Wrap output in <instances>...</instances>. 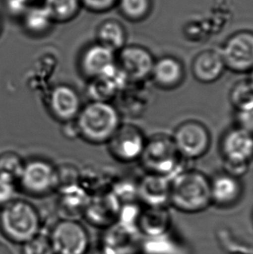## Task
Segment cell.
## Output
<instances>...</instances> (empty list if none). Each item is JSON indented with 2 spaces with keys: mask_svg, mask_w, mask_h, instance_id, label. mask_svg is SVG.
Here are the masks:
<instances>
[{
  "mask_svg": "<svg viewBox=\"0 0 253 254\" xmlns=\"http://www.w3.org/2000/svg\"><path fill=\"white\" fill-rule=\"evenodd\" d=\"M249 164L234 163V162H223V170L233 177L241 179L247 175L250 169Z\"/></svg>",
  "mask_w": 253,
  "mask_h": 254,
  "instance_id": "obj_32",
  "label": "cell"
},
{
  "mask_svg": "<svg viewBox=\"0 0 253 254\" xmlns=\"http://www.w3.org/2000/svg\"><path fill=\"white\" fill-rule=\"evenodd\" d=\"M87 254H115L113 252L110 251L109 248H106L103 244L97 245V246H91Z\"/></svg>",
  "mask_w": 253,
  "mask_h": 254,
  "instance_id": "obj_33",
  "label": "cell"
},
{
  "mask_svg": "<svg viewBox=\"0 0 253 254\" xmlns=\"http://www.w3.org/2000/svg\"><path fill=\"white\" fill-rule=\"evenodd\" d=\"M153 53L140 45H127L117 52V64L128 83H140L150 78L155 62Z\"/></svg>",
  "mask_w": 253,
  "mask_h": 254,
  "instance_id": "obj_10",
  "label": "cell"
},
{
  "mask_svg": "<svg viewBox=\"0 0 253 254\" xmlns=\"http://www.w3.org/2000/svg\"><path fill=\"white\" fill-rule=\"evenodd\" d=\"M20 247V254H55L48 230L45 228L37 236Z\"/></svg>",
  "mask_w": 253,
  "mask_h": 254,
  "instance_id": "obj_27",
  "label": "cell"
},
{
  "mask_svg": "<svg viewBox=\"0 0 253 254\" xmlns=\"http://www.w3.org/2000/svg\"><path fill=\"white\" fill-rule=\"evenodd\" d=\"M82 102L78 91L67 83H59L48 92L46 106L56 121L65 124L76 119L82 110Z\"/></svg>",
  "mask_w": 253,
  "mask_h": 254,
  "instance_id": "obj_11",
  "label": "cell"
},
{
  "mask_svg": "<svg viewBox=\"0 0 253 254\" xmlns=\"http://www.w3.org/2000/svg\"><path fill=\"white\" fill-rule=\"evenodd\" d=\"M2 30H3V23H2V20L0 18V35L2 33Z\"/></svg>",
  "mask_w": 253,
  "mask_h": 254,
  "instance_id": "obj_35",
  "label": "cell"
},
{
  "mask_svg": "<svg viewBox=\"0 0 253 254\" xmlns=\"http://www.w3.org/2000/svg\"><path fill=\"white\" fill-rule=\"evenodd\" d=\"M150 79L158 89H177L186 79L184 64L174 56H162L160 59H155Z\"/></svg>",
  "mask_w": 253,
  "mask_h": 254,
  "instance_id": "obj_15",
  "label": "cell"
},
{
  "mask_svg": "<svg viewBox=\"0 0 253 254\" xmlns=\"http://www.w3.org/2000/svg\"><path fill=\"white\" fill-rule=\"evenodd\" d=\"M4 8L11 17L20 18L28 8L33 3L32 0H4Z\"/></svg>",
  "mask_w": 253,
  "mask_h": 254,
  "instance_id": "obj_30",
  "label": "cell"
},
{
  "mask_svg": "<svg viewBox=\"0 0 253 254\" xmlns=\"http://www.w3.org/2000/svg\"><path fill=\"white\" fill-rule=\"evenodd\" d=\"M17 188L27 195L42 198L59 189V168L47 159L32 157L24 161Z\"/></svg>",
  "mask_w": 253,
  "mask_h": 254,
  "instance_id": "obj_5",
  "label": "cell"
},
{
  "mask_svg": "<svg viewBox=\"0 0 253 254\" xmlns=\"http://www.w3.org/2000/svg\"><path fill=\"white\" fill-rule=\"evenodd\" d=\"M248 81H249V83H250L251 85L253 88V68L252 70H251L250 72H249V78H248Z\"/></svg>",
  "mask_w": 253,
  "mask_h": 254,
  "instance_id": "obj_34",
  "label": "cell"
},
{
  "mask_svg": "<svg viewBox=\"0 0 253 254\" xmlns=\"http://www.w3.org/2000/svg\"><path fill=\"white\" fill-rule=\"evenodd\" d=\"M116 64L117 52L96 41L86 45L77 60L79 72L89 81L105 75Z\"/></svg>",
  "mask_w": 253,
  "mask_h": 254,
  "instance_id": "obj_12",
  "label": "cell"
},
{
  "mask_svg": "<svg viewBox=\"0 0 253 254\" xmlns=\"http://www.w3.org/2000/svg\"><path fill=\"white\" fill-rule=\"evenodd\" d=\"M43 229L41 214L26 199L16 198L0 208V236L9 244L22 246Z\"/></svg>",
  "mask_w": 253,
  "mask_h": 254,
  "instance_id": "obj_2",
  "label": "cell"
},
{
  "mask_svg": "<svg viewBox=\"0 0 253 254\" xmlns=\"http://www.w3.org/2000/svg\"><path fill=\"white\" fill-rule=\"evenodd\" d=\"M210 192L212 205L219 208H229L242 199L244 185L241 179L221 171L210 178Z\"/></svg>",
  "mask_w": 253,
  "mask_h": 254,
  "instance_id": "obj_14",
  "label": "cell"
},
{
  "mask_svg": "<svg viewBox=\"0 0 253 254\" xmlns=\"http://www.w3.org/2000/svg\"><path fill=\"white\" fill-rule=\"evenodd\" d=\"M171 216L167 206L148 207L141 210L138 220V231L145 237H155L169 232Z\"/></svg>",
  "mask_w": 253,
  "mask_h": 254,
  "instance_id": "obj_20",
  "label": "cell"
},
{
  "mask_svg": "<svg viewBox=\"0 0 253 254\" xmlns=\"http://www.w3.org/2000/svg\"><path fill=\"white\" fill-rule=\"evenodd\" d=\"M116 7L126 20L140 22L152 12L153 0H117Z\"/></svg>",
  "mask_w": 253,
  "mask_h": 254,
  "instance_id": "obj_24",
  "label": "cell"
},
{
  "mask_svg": "<svg viewBox=\"0 0 253 254\" xmlns=\"http://www.w3.org/2000/svg\"><path fill=\"white\" fill-rule=\"evenodd\" d=\"M43 4L57 23L73 20L82 8L81 0H44Z\"/></svg>",
  "mask_w": 253,
  "mask_h": 254,
  "instance_id": "obj_22",
  "label": "cell"
},
{
  "mask_svg": "<svg viewBox=\"0 0 253 254\" xmlns=\"http://www.w3.org/2000/svg\"><path fill=\"white\" fill-rule=\"evenodd\" d=\"M96 41L119 52L124 48L127 41V33L124 24L117 19H106L96 28Z\"/></svg>",
  "mask_w": 253,
  "mask_h": 254,
  "instance_id": "obj_21",
  "label": "cell"
},
{
  "mask_svg": "<svg viewBox=\"0 0 253 254\" xmlns=\"http://www.w3.org/2000/svg\"><path fill=\"white\" fill-rule=\"evenodd\" d=\"M235 125L253 134V103L234 111Z\"/></svg>",
  "mask_w": 253,
  "mask_h": 254,
  "instance_id": "obj_28",
  "label": "cell"
},
{
  "mask_svg": "<svg viewBox=\"0 0 253 254\" xmlns=\"http://www.w3.org/2000/svg\"><path fill=\"white\" fill-rule=\"evenodd\" d=\"M171 136L179 153L189 162L206 155L212 144L208 127L197 120L182 122L175 127Z\"/></svg>",
  "mask_w": 253,
  "mask_h": 254,
  "instance_id": "obj_7",
  "label": "cell"
},
{
  "mask_svg": "<svg viewBox=\"0 0 253 254\" xmlns=\"http://www.w3.org/2000/svg\"><path fill=\"white\" fill-rule=\"evenodd\" d=\"M121 206L113 193L104 194L89 199L82 214L91 225L108 228L117 222Z\"/></svg>",
  "mask_w": 253,
  "mask_h": 254,
  "instance_id": "obj_18",
  "label": "cell"
},
{
  "mask_svg": "<svg viewBox=\"0 0 253 254\" xmlns=\"http://www.w3.org/2000/svg\"><path fill=\"white\" fill-rule=\"evenodd\" d=\"M32 1H35V0H32Z\"/></svg>",
  "mask_w": 253,
  "mask_h": 254,
  "instance_id": "obj_36",
  "label": "cell"
},
{
  "mask_svg": "<svg viewBox=\"0 0 253 254\" xmlns=\"http://www.w3.org/2000/svg\"><path fill=\"white\" fill-rule=\"evenodd\" d=\"M74 123L78 137L93 145L107 144L123 124L120 111L105 101L83 104Z\"/></svg>",
  "mask_w": 253,
  "mask_h": 254,
  "instance_id": "obj_1",
  "label": "cell"
},
{
  "mask_svg": "<svg viewBox=\"0 0 253 254\" xmlns=\"http://www.w3.org/2000/svg\"><path fill=\"white\" fill-rule=\"evenodd\" d=\"M179 153L173 138L169 134L159 133L147 138L143 153L140 159V164L147 173L174 178L185 171L186 162Z\"/></svg>",
  "mask_w": 253,
  "mask_h": 254,
  "instance_id": "obj_4",
  "label": "cell"
},
{
  "mask_svg": "<svg viewBox=\"0 0 253 254\" xmlns=\"http://www.w3.org/2000/svg\"><path fill=\"white\" fill-rule=\"evenodd\" d=\"M19 19L23 31L32 38L47 36L56 24L52 15L43 3H32Z\"/></svg>",
  "mask_w": 253,
  "mask_h": 254,
  "instance_id": "obj_19",
  "label": "cell"
},
{
  "mask_svg": "<svg viewBox=\"0 0 253 254\" xmlns=\"http://www.w3.org/2000/svg\"><path fill=\"white\" fill-rule=\"evenodd\" d=\"M228 97L234 111L241 110L253 103V88L248 80H240L233 84Z\"/></svg>",
  "mask_w": 253,
  "mask_h": 254,
  "instance_id": "obj_26",
  "label": "cell"
},
{
  "mask_svg": "<svg viewBox=\"0 0 253 254\" xmlns=\"http://www.w3.org/2000/svg\"><path fill=\"white\" fill-rule=\"evenodd\" d=\"M17 190L15 182L0 176V208L16 199Z\"/></svg>",
  "mask_w": 253,
  "mask_h": 254,
  "instance_id": "obj_29",
  "label": "cell"
},
{
  "mask_svg": "<svg viewBox=\"0 0 253 254\" xmlns=\"http://www.w3.org/2000/svg\"><path fill=\"white\" fill-rule=\"evenodd\" d=\"M169 205L184 213H198L212 205L210 177L203 172L189 169L171 180Z\"/></svg>",
  "mask_w": 253,
  "mask_h": 254,
  "instance_id": "obj_3",
  "label": "cell"
},
{
  "mask_svg": "<svg viewBox=\"0 0 253 254\" xmlns=\"http://www.w3.org/2000/svg\"><path fill=\"white\" fill-rule=\"evenodd\" d=\"M82 8L95 12H106L117 6V0H81Z\"/></svg>",
  "mask_w": 253,
  "mask_h": 254,
  "instance_id": "obj_31",
  "label": "cell"
},
{
  "mask_svg": "<svg viewBox=\"0 0 253 254\" xmlns=\"http://www.w3.org/2000/svg\"><path fill=\"white\" fill-rule=\"evenodd\" d=\"M55 254H87L91 248L89 231L74 218H63L48 230Z\"/></svg>",
  "mask_w": 253,
  "mask_h": 254,
  "instance_id": "obj_6",
  "label": "cell"
},
{
  "mask_svg": "<svg viewBox=\"0 0 253 254\" xmlns=\"http://www.w3.org/2000/svg\"><path fill=\"white\" fill-rule=\"evenodd\" d=\"M147 138L136 125L122 124L107 142L110 155L123 163L140 161Z\"/></svg>",
  "mask_w": 253,
  "mask_h": 254,
  "instance_id": "obj_8",
  "label": "cell"
},
{
  "mask_svg": "<svg viewBox=\"0 0 253 254\" xmlns=\"http://www.w3.org/2000/svg\"><path fill=\"white\" fill-rule=\"evenodd\" d=\"M171 180L147 173L137 182V198L148 207L169 205Z\"/></svg>",
  "mask_w": 253,
  "mask_h": 254,
  "instance_id": "obj_16",
  "label": "cell"
},
{
  "mask_svg": "<svg viewBox=\"0 0 253 254\" xmlns=\"http://www.w3.org/2000/svg\"><path fill=\"white\" fill-rule=\"evenodd\" d=\"M141 249L144 254H185L177 240L169 232L155 237H145Z\"/></svg>",
  "mask_w": 253,
  "mask_h": 254,
  "instance_id": "obj_23",
  "label": "cell"
},
{
  "mask_svg": "<svg viewBox=\"0 0 253 254\" xmlns=\"http://www.w3.org/2000/svg\"><path fill=\"white\" fill-rule=\"evenodd\" d=\"M24 165V159L16 152L5 151L0 154V176L16 184L20 178Z\"/></svg>",
  "mask_w": 253,
  "mask_h": 254,
  "instance_id": "obj_25",
  "label": "cell"
},
{
  "mask_svg": "<svg viewBox=\"0 0 253 254\" xmlns=\"http://www.w3.org/2000/svg\"><path fill=\"white\" fill-rule=\"evenodd\" d=\"M219 151L223 162L251 165L253 161V134L234 125L221 136Z\"/></svg>",
  "mask_w": 253,
  "mask_h": 254,
  "instance_id": "obj_13",
  "label": "cell"
},
{
  "mask_svg": "<svg viewBox=\"0 0 253 254\" xmlns=\"http://www.w3.org/2000/svg\"><path fill=\"white\" fill-rule=\"evenodd\" d=\"M226 69L220 52L212 49L198 52L191 61V75L202 84L216 83L222 77Z\"/></svg>",
  "mask_w": 253,
  "mask_h": 254,
  "instance_id": "obj_17",
  "label": "cell"
},
{
  "mask_svg": "<svg viewBox=\"0 0 253 254\" xmlns=\"http://www.w3.org/2000/svg\"><path fill=\"white\" fill-rule=\"evenodd\" d=\"M226 69L238 74L253 68V31L242 30L230 35L220 49Z\"/></svg>",
  "mask_w": 253,
  "mask_h": 254,
  "instance_id": "obj_9",
  "label": "cell"
}]
</instances>
